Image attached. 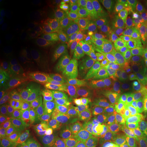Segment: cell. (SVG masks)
Returning <instances> with one entry per match:
<instances>
[{
  "instance_id": "obj_1",
  "label": "cell",
  "mask_w": 147,
  "mask_h": 147,
  "mask_svg": "<svg viewBox=\"0 0 147 147\" xmlns=\"http://www.w3.org/2000/svg\"><path fill=\"white\" fill-rule=\"evenodd\" d=\"M114 33L109 25H95L80 29L74 34L73 43L80 50L94 54L109 49Z\"/></svg>"
},
{
  "instance_id": "obj_2",
  "label": "cell",
  "mask_w": 147,
  "mask_h": 147,
  "mask_svg": "<svg viewBox=\"0 0 147 147\" xmlns=\"http://www.w3.org/2000/svg\"><path fill=\"white\" fill-rule=\"evenodd\" d=\"M138 104H128L119 102L103 93H95L87 101V107L93 113L105 119L122 117L134 112Z\"/></svg>"
},
{
  "instance_id": "obj_3",
  "label": "cell",
  "mask_w": 147,
  "mask_h": 147,
  "mask_svg": "<svg viewBox=\"0 0 147 147\" xmlns=\"http://www.w3.org/2000/svg\"><path fill=\"white\" fill-rule=\"evenodd\" d=\"M102 93L123 104H139L147 101L144 82L138 80L125 83L108 84L103 88Z\"/></svg>"
},
{
  "instance_id": "obj_4",
  "label": "cell",
  "mask_w": 147,
  "mask_h": 147,
  "mask_svg": "<svg viewBox=\"0 0 147 147\" xmlns=\"http://www.w3.org/2000/svg\"><path fill=\"white\" fill-rule=\"evenodd\" d=\"M117 50L122 63L136 80L147 76V51L139 45H119Z\"/></svg>"
},
{
  "instance_id": "obj_5",
  "label": "cell",
  "mask_w": 147,
  "mask_h": 147,
  "mask_svg": "<svg viewBox=\"0 0 147 147\" xmlns=\"http://www.w3.org/2000/svg\"><path fill=\"white\" fill-rule=\"evenodd\" d=\"M75 125L82 147H113L107 133L97 125L78 121Z\"/></svg>"
},
{
  "instance_id": "obj_6",
  "label": "cell",
  "mask_w": 147,
  "mask_h": 147,
  "mask_svg": "<svg viewBox=\"0 0 147 147\" xmlns=\"http://www.w3.org/2000/svg\"><path fill=\"white\" fill-rule=\"evenodd\" d=\"M103 63L110 77V84H119L137 81L130 74L122 63L117 48H109L100 53Z\"/></svg>"
},
{
  "instance_id": "obj_7",
  "label": "cell",
  "mask_w": 147,
  "mask_h": 147,
  "mask_svg": "<svg viewBox=\"0 0 147 147\" xmlns=\"http://www.w3.org/2000/svg\"><path fill=\"white\" fill-rule=\"evenodd\" d=\"M69 82L70 96L72 98H81L95 94V91L104 85L86 76L82 72L71 71L67 77Z\"/></svg>"
},
{
  "instance_id": "obj_8",
  "label": "cell",
  "mask_w": 147,
  "mask_h": 147,
  "mask_svg": "<svg viewBox=\"0 0 147 147\" xmlns=\"http://www.w3.org/2000/svg\"><path fill=\"white\" fill-rule=\"evenodd\" d=\"M51 136L60 140L67 147H82L76 125L69 121L57 123L52 129Z\"/></svg>"
},
{
  "instance_id": "obj_9",
  "label": "cell",
  "mask_w": 147,
  "mask_h": 147,
  "mask_svg": "<svg viewBox=\"0 0 147 147\" xmlns=\"http://www.w3.org/2000/svg\"><path fill=\"white\" fill-rule=\"evenodd\" d=\"M102 59L101 54H92L89 53H84L80 55L73 57L67 62L69 69L71 71L82 72L87 67Z\"/></svg>"
},
{
  "instance_id": "obj_10",
  "label": "cell",
  "mask_w": 147,
  "mask_h": 147,
  "mask_svg": "<svg viewBox=\"0 0 147 147\" xmlns=\"http://www.w3.org/2000/svg\"><path fill=\"white\" fill-rule=\"evenodd\" d=\"M10 133L16 138H25L32 129V122L28 117L18 115L14 117L9 123Z\"/></svg>"
},
{
  "instance_id": "obj_11",
  "label": "cell",
  "mask_w": 147,
  "mask_h": 147,
  "mask_svg": "<svg viewBox=\"0 0 147 147\" xmlns=\"http://www.w3.org/2000/svg\"><path fill=\"white\" fill-rule=\"evenodd\" d=\"M82 73L93 81L103 85L110 83L109 75L105 65L103 63L102 59L90 65L85 70L82 71Z\"/></svg>"
},
{
  "instance_id": "obj_12",
  "label": "cell",
  "mask_w": 147,
  "mask_h": 147,
  "mask_svg": "<svg viewBox=\"0 0 147 147\" xmlns=\"http://www.w3.org/2000/svg\"><path fill=\"white\" fill-rule=\"evenodd\" d=\"M51 95L53 100L56 101L64 100L70 95L67 78L58 75L53 79L51 86Z\"/></svg>"
},
{
  "instance_id": "obj_13",
  "label": "cell",
  "mask_w": 147,
  "mask_h": 147,
  "mask_svg": "<svg viewBox=\"0 0 147 147\" xmlns=\"http://www.w3.org/2000/svg\"><path fill=\"white\" fill-rule=\"evenodd\" d=\"M147 145V113L140 121L131 139V147H145Z\"/></svg>"
},
{
  "instance_id": "obj_14",
  "label": "cell",
  "mask_w": 147,
  "mask_h": 147,
  "mask_svg": "<svg viewBox=\"0 0 147 147\" xmlns=\"http://www.w3.org/2000/svg\"><path fill=\"white\" fill-rule=\"evenodd\" d=\"M129 8L125 9V14L131 17H138L147 13V0L131 1L128 3Z\"/></svg>"
},
{
  "instance_id": "obj_15",
  "label": "cell",
  "mask_w": 147,
  "mask_h": 147,
  "mask_svg": "<svg viewBox=\"0 0 147 147\" xmlns=\"http://www.w3.org/2000/svg\"><path fill=\"white\" fill-rule=\"evenodd\" d=\"M32 95V89L27 84H18L13 89V98L18 103L28 101Z\"/></svg>"
},
{
  "instance_id": "obj_16",
  "label": "cell",
  "mask_w": 147,
  "mask_h": 147,
  "mask_svg": "<svg viewBox=\"0 0 147 147\" xmlns=\"http://www.w3.org/2000/svg\"><path fill=\"white\" fill-rule=\"evenodd\" d=\"M80 9L87 13L100 14L102 12L103 3L101 1L97 0L84 1L80 4Z\"/></svg>"
},
{
  "instance_id": "obj_17",
  "label": "cell",
  "mask_w": 147,
  "mask_h": 147,
  "mask_svg": "<svg viewBox=\"0 0 147 147\" xmlns=\"http://www.w3.org/2000/svg\"><path fill=\"white\" fill-rule=\"evenodd\" d=\"M14 32L12 25L8 21L1 22L0 25V38L1 41L6 44L10 43L14 38Z\"/></svg>"
},
{
  "instance_id": "obj_18",
  "label": "cell",
  "mask_w": 147,
  "mask_h": 147,
  "mask_svg": "<svg viewBox=\"0 0 147 147\" xmlns=\"http://www.w3.org/2000/svg\"><path fill=\"white\" fill-rule=\"evenodd\" d=\"M136 40L138 45L147 51V21L144 20L138 26Z\"/></svg>"
},
{
  "instance_id": "obj_19",
  "label": "cell",
  "mask_w": 147,
  "mask_h": 147,
  "mask_svg": "<svg viewBox=\"0 0 147 147\" xmlns=\"http://www.w3.org/2000/svg\"><path fill=\"white\" fill-rule=\"evenodd\" d=\"M16 42L21 47H25L29 43V36L25 28L21 25H16L14 30Z\"/></svg>"
},
{
  "instance_id": "obj_20",
  "label": "cell",
  "mask_w": 147,
  "mask_h": 147,
  "mask_svg": "<svg viewBox=\"0 0 147 147\" xmlns=\"http://www.w3.org/2000/svg\"><path fill=\"white\" fill-rule=\"evenodd\" d=\"M19 67V62L15 57L10 58L5 63L3 67V74L7 78H11L14 76L17 72Z\"/></svg>"
},
{
  "instance_id": "obj_21",
  "label": "cell",
  "mask_w": 147,
  "mask_h": 147,
  "mask_svg": "<svg viewBox=\"0 0 147 147\" xmlns=\"http://www.w3.org/2000/svg\"><path fill=\"white\" fill-rule=\"evenodd\" d=\"M10 50L8 44L0 41V61L3 62L6 60L10 55Z\"/></svg>"
},
{
  "instance_id": "obj_22",
  "label": "cell",
  "mask_w": 147,
  "mask_h": 147,
  "mask_svg": "<svg viewBox=\"0 0 147 147\" xmlns=\"http://www.w3.org/2000/svg\"><path fill=\"white\" fill-rule=\"evenodd\" d=\"M47 147H67L64 143L56 138L51 136L48 142H47Z\"/></svg>"
},
{
  "instance_id": "obj_23",
  "label": "cell",
  "mask_w": 147,
  "mask_h": 147,
  "mask_svg": "<svg viewBox=\"0 0 147 147\" xmlns=\"http://www.w3.org/2000/svg\"><path fill=\"white\" fill-rule=\"evenodd\" d=\"M143 82H144V84L145 90H146V94H147V76L144 79V80H143Z\"/></svg>"
},
{
  "instance_id": "obj_24",
  "label": "cell",
  "mask_w": 147,
  "mask_h": 147,
  "mask_svg": "<svg viewBox=\"0 0 147 147\" xmlns=\"http://www.w3.org/2000/svg\"><path fill=\"white\" fill-rule=\"evenodd\" d=\"M5 2H6V1H5V0H1V1H0V4L1 5L4 4Z\"/></svg>"
},
{
  "instance_id": "obj_25",
  "label": "cell",
  "mask_w": 147,
  "mask_h": 147,
  "mask_svg": "<svg viewBox=\"0 0 147 147\" xmlns=\"http://www.w3.org/2000/svg\"><path fill=\"white\" fill-rule=\"evenodd\" d=\"M0 103H1V110H2V108H3V102L2 100H1V102H0Z\"/></svg>"
},
{
  "instance_id": "obj_26",
  "label": "cell",
  "mask_w": 147,
  "mask_h": 147,
  "mask_svg": "<svg viewBox=\"0 0 147 147\" xmlns=\"http://www.w3.org/2000/svg\"><path fill=\"white\" fill-rule=\"evenodd\" d=\"M32 147H40V146H32Z\"/></svg>"
}]
</instances>
